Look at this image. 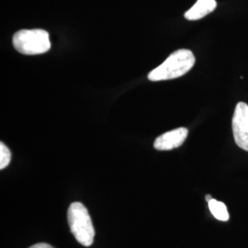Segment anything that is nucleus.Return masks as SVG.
<instances>
[{
    "label": "nucleus",
    "mask_w": 248,
    "mask_h": 248,
    "mask_svg": "<svg viewBox=\"0 0 248 248\" xmlns=\"http://www.w3.org/2000/svg\"><path fill=\"white\" fill-rule=\"evenodd\" d=\"M195 61V56L191 51L187 49L177 50L148 74V79L156 82L180 78L194 66Z\"/></svg>",
    "instance_id": "f257e3e1"
},
{
    "label": "nucleus",
    "mask_w": 248,
    "mask_h": 248,
    "mask_svg": "<svg viewBox=\"0 0 248 248\" xmlns=\"http://www.w3.org/2000/svg\"><path fill=\"white\" fill-rule=\"evenodd\" d=\"M67 219L76 240L84 247H90L94 242L95 230L88 209L80 202H74L68 209Z\"/></svg>",
    "instance_id": "f03ea898"
},
{
    "label": "nucleus",
    "mask_w": 248,
    "mask_h": 248,
    "mask_svg": "<svg viewBox=\"0 0 248 248\" xmlns=\"http://www.w3.org/2000/svg\"><path fill=\"white\" fill-rule=\"evenodd\" d=\"M12 44L18 53L26 55L47 53L51 48L49 33L41 29L18 31L13 36Z\"/></svg>",
    "instance_id": "7ed1b4c3"
},
{
    "label": "nucleus",
    "mask_w": 248,
    "mask_h": 248,
    "mask_svg": "<svg viewBox=\"0 0 248 248\" xmlns=\"http://www.w3.org/2000/svg\"><path fill=\"white\" fill-rule=\"evenodd\" d=\"M232 126L235 143L241 149L248 152V105L247 103H237Z\"/></svg>",
    "instance_id": "20e7f679"
},
{
    "label": "nucleus",
    "mask_w": 248,
    "mask_h": 248,
    "mask_svg": "<svg viewBox=\"0 0 248 248\" xmlns=\"http://www.w3.org/2000/svg\"><path fill=\"white\" fill-rule=\"evenodd\" d=\"M188 131L181 127L169 131L158 136L154 142V147L158 151H169L177 148L183 144L187 137Z\"/></svg>",
    "instance_id": "39448f33"
},
{
    "label": "nucleus",
    "mask_w": 248,
    "mask_h": 248,
    "mask_svg": "<svg viewBox=\"0 0 248 248\" xmlns=\"http://www.w3.org/2000/svg\"><path fill=\"white\" fill-rule=\"evenodd\" d=\"M217 7L215 0H197L191 9L185 13V18L187 20H199L212 13Z\"/></svg>",
    "instance_id": "423d86ee"
},
{
    "label": "nucleus",
    "mask_w": 248,
    "mask_h": 248,
    "mask_svg": "<svg viewBox=\"0 0 248 248\" xmlns=\"http://www.w3.org/2000/svg\"><path fill=\"white\" fill-rule=\"evenodd\" d=\"M208 205L211 213L217 220L222 222H227L229 220V213L225 204L213 199L208 202Z\"/></svg>",
    "instance_id": "0eeeda50"
},
{
    "label": "nucleus",
    "mask_w": 248,
    "mask_h": 248,
    "mask_svg": "<svg viewBox=\"0 0 248 248\" xmlns=\"http://www.w3.org/2000/svg\"><path fill=\"white\" fill-rule=\"evenodd\" d=\"M11 161V152L7 145L0 142V169H6Z\"/></svg>",
    "instance_id": "6e6552de"
},
{
    "label": "nucleus",
    "mask_w": 248,
    "mask_h": 248,
    "mask_svg": "<svg viewBox=\"0 0 248 248\" xmlns=\"http://www.w3.org/2000/svg\"><path fill=\"white\" fill-rule=\"evenodd\" d=\"M30 248H53L52 246L45 244V243H40V244H36L34 246L31 247Z\"/></svg>",
    "instance_id": "1a4fd4ad"
},
{
    "label": "nucleus",
    "mask_w": 248,
    "mask_h": 248,
    "mask_svg": "<svg viewBox=\"0 0 248 248\" xmlns=\"http://www.w3.org/2000/svg\"><path fill=\"white\" fill-rule=\"evenodd\" d=\"M205 199H206V201H207L208 202H209L210 201H212V200H213V198H212V196L211 195H206V198H205Z\"/></svg>",
    "instance_id": "9d476101"
}]
</instances>
